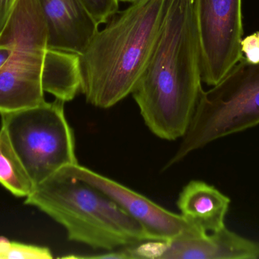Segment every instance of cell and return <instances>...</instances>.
<instances>
[{
    "label": "cell",
    "instance_id": "6da1fadb",
    "mask_svg": "<svg viewBox=\"0 0 259 259\" xmlns=\"http://www.w3.org/2000/svg\"><path fill=\"white\" fill-rule=\"evenodd\" d=\"M193 0H167L158 39L131 94L149 130L183 138L202 90Z\"/></svg>",
    "mask_w": 259,
    "mask_h": 259
},
{
    "label": "cell",
    "instance_id": "7a4b0ae2",
    "mask_svg": "<svg viewBox=\"0 0 259 259\" xmlns=\"http://www.w3.org/2000/svg\"><path fill=\"white\" fill-rule=\"evenodd\" d=\"M167 0H140L118 12L80 55V91L108 109L132 93L158 39Z\"/></svg>",
    "mask_w": 259,
    "mask_h": 259
},
{
    "label": "cell",
    "instance_id": "3957f363",
    "mask_svg": "<svg viewBox=\"0 0 259 259\" xmlns=\"http://www.w3.org/2000/svg\"><path fill=\"white\" fill-rule=\"evenodd\" d=\"M25 199V205L62 225L68 240L93 249L112 251L151 241L144 228L111 198L62 169L35 186Z\"/></svg>",
    "mask_w": 259,
    "mask_h": 259
},
{
    "label": "cell",
    "instance_id": "277c9868",
    "mask_svg": "<svg viewBox=\"0 0 259 259\" xmlns=\"http://www.w3.org/2000/svg\"><path fill=\"white\" fill-rule=\"evenodd\" d=\"M209 91H201L182 141L165 169L219 138L259 124V62L243 57Z\"/></svg>",
    "mask_w": 259,
    "mask_h": 259
},
{
    "label": "cell",
    "instance_id": "5b68a950",
    "mask_svg": "<svg viewBox=\"0 0 259 259\" xmlns=\"http://www.w3.org/2000/svg\"><path fill=\"white\" fill-rule=\"evenodd\" d=\"M0 45L12 48L0 69V115L44 103L48 33L38 0H17L0 33Z\"/></svg>",
    "mask_w": 259,
    "mask_h": 259
},
{
    "label": "cell",
    "instance_id": "8992f818",
    "mask_svg": "<svg viewBox=\"0 0 259 259\" xmlns=\"http://www.w3.org/2000/svg\"><path fill=\"white\" fill-rule=\"evenodd\" d=\"M64 103L56 99L1 114V126L34 187L63 167L78 164Z\"/></svg>",
    "mask_w": 259,
    "mask_h": 259
},
{
    "label": "cell",
    "instance_id": "52a82bcc",
    "mask_svg": "<svg viewBox=\"0 0 259 259\" xmlns=\"http://www.w3.org/2000/svg\"><path fill=\"white\" fill-rule=\"evenodd\" d=\"M202 82L219 83L243 57L242 0H193Z\"/></svg>",
    "mask_w": 259,
    "mask_h": 259
},
{
    "label": "cell",
    "instance_id": "ba28073f",
    "mask_svg": "<svg viewBox=\"0 0 259 259\" xmlns=\"http://www.w3.org/2000/svg\"><path fill=\"white\" fill-rule=\"evenodd\" d=\"M62 169L111 198L144 228L151 240L169 241L201 230L181 214L170 212L131 189L79 164Z\"/></svg>",
    "mask_w": 259,
    "mask_h": 259
},
{
    "label": "cell",
    "instance_id": "9c48e42d",
    "mask_svg": "<svg viewBox=\"0 0 259 259\" xmlns=\"http://www.w3.org/2000/svg\"><path fill=\"white\" fill-rule=\"evenodd\" d=\"M153 258L257 259L259 242L228 230L207 233L198 230L169 241H155Z\"/></svg>",
    "mask_w": 259,
    "mask_h": 259
},
{
    "label": "cell",
    "instance_id": "30bf717a",
    "mask_svg": "<svg viewBox=\"0 0 259 259\" xmlns=\"http://www.w3.org/2000/svg\"><path fill=\"white\" fill-rule=\"evenodd\" d=\"M48 33V47L81 55L99 24L81 0H38Z\"/></svg>",
    "mask_w": 259,
    "mask_h": 259
},
{
    "label": "cell",
    "instance_id": "8fae6325",
    "mask_svg": "<svg viewBox=\"0 0 259 259\" xmlns=\"http://www.w3.org/2000/svg\"><path fill=\"white\" fill-rule=\"evenodd\" d=\"M231 199L213 186L203 181L192 180L178 196L181 215L192 225L207 233L216 232L225 226V217Z\"/></svg>",
    "mask_w": 259,
    "mask_h": 259
},
{
    "label": "cell",
    "instance_id": "7c38bea8",
    "mask_svg": "<svg viewBox=\"0 0 259 259\" xmlns=\"http://www.w3.org/2000/svg\"><path fill=\"white\" fill-rule=\"evenodd\" d=\"M80 56L49 48L42 78L44 91L68 102L80 91Z\"/></svg>",
    "mask_w": 259,
    "mask_h": 259
},
{
    "label": "cell",
    "instance_id": "4fadbf2b",
    "mask_svg": "<svg viewBox=\"0 0 259 259\" xmlns=\"http://www.w3.org/2000/svg\"><path fill=\"white\" fill-rule=\"evenodd\" d=\"M0 184L17 197H27L34 188L15 153L6 130L0 128Z\"/></svg>",
    "mask_w": 259,
    "mask_h": 259
},
{
    "label": "cell",
    "instance_id": "5bb4252c",
    "mask_svg": "<svg viewBox=\"0 0 259 259\" xmlns=\"http://www.w3.org/2000/svg\"><path fill=\"white\" fill-rule=\"evenodd\" d=\"M99 25L107 23L118 12V0H81Z\"/></svg>",
    "mask_w": 259,
    "mask_h": 259
},
{
    "label": "cell",
    "instance_id": "9a60e30c",
    "mask_svg": "<svg viewBox=\"0 0 259 259\" xmlns=\"http://www.w3.org/2000/svg\"><path fill=\"white\" fill-rule=\"evenodd\" d=\"M53 254L49 248L12 242L6 259H51Z\"/></svg>",
    "mask_w": 259,
    "mask_h": 259
},
{
    "label": "cell",
    "instance_id": "2e32d148",
    "mask_svg": "<svg viewBox=\"0 0 259 259\" xmlns=\"http://www.w3.org/2000/svg\"><path fill=\"white\" fill-rule=\"evenodd\" d=\"M241 50L251 63L259 62V32H255L241 41Z\"/></svg>",
    "mask_w": 259,
    "mask_h": 259
},
{
    "label": "cell",
    "instance_id": "e0dca14e",
    "mask_svg": "<svg viewBox=\"0 0 259 259\" xmlns=\"http://www.w3.org/2000/svg\"><path fill=\"white\" fill-rule=\"evenodd\" d=\"M17 0H0V33L9 19Z\"/></svg>",
    "mask_w": 259,
    "mask_h": 259
},
{
    "label": "cell",
    "instance_id": "ac0fdd59",
    "mask_svg": "<svg viewBox=\"0 0 259 259\" xmlns=\"http://www.w3.org/2000/svg\"><path fill=\"white\" fill-rule=\"evenodd\" d=\"M12 53V48L8 46L0 45V69L8 62Z\"/></svg>",
    "mask_w": 259,
    "mask_h": 259
},
{
    "label": "cell",
    "instance_id": "d6986e66",
    "mask_svg": "<svg viewBox=\"0 0 259 259\" xmlns=\"http://www.w3.org/2000/svg\"><path fill=\"white\" fill-rule=\"evenodd\" d=\"M11 243L7 238L0 237V259H6V255L10 249Z\"/></svg>",
    "mask_w": 259,
    "mask_h": 259
},
{
    "label": "cell",
    "instance_id": "ffe728a7",
    "mask_svg": "<svg viewBox=\"0 0 259 259\" xmlns=\"http://www.w3.org/2000/svg\"><path fill=\"white\" fill-rule=\"evenodd\" d=\"M139 1H140V0H118V2H122V3H131V4L137 3V2Z\"/></svg>",
    "mask_w": 259,
    "mask_h": 259
}]
</instances>
